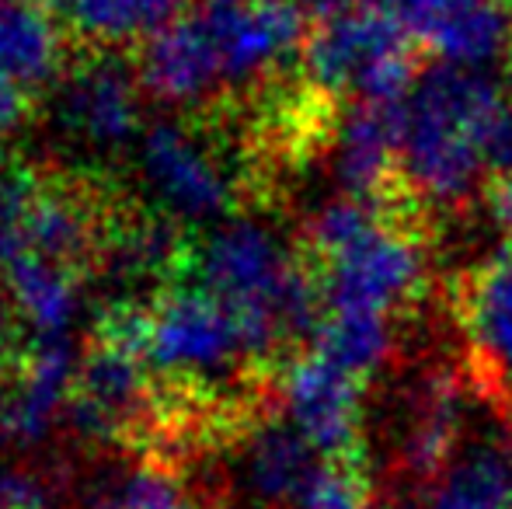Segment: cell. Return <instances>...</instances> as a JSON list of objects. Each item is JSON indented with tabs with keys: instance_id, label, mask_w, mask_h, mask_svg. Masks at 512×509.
<instances>
[{
	"instance_id": "1",
	"label": "cell",
	"mask_w": 512,
	"mask_h": 509,
	"mask_svg": "<svg viewBox=\"0 0 512 509\" xmlns=\"http://www.w3.org/2000/svg\"><path fill=\"white\" fill-rule=\"evenodd\" d=\"M199 283L237 314L258 363L300 342H314L324 318L314 265L269 227L227 220L192 255Z\"/></svg>"
},
{
	"instance_id": "2",
	"label": "cell",
	"mask_w": 512,
	"mask_h": 509,
	"mask_svg": "<svg viewBox=\"0 0 512 509\" xmlns=\"http://www.w3.org/2000/svg\"><path fill=\"white\" fill-rule=\"evenodd\" d=\"M324 314L394 321L425 283V252L384 199L338 196L307 224Z\"/></svg>"
},
{
	"instance_id": "3",
	"label": "cell",
	"mask_w": 512,
	"mask_h": 509,
	"mask_svg": "<svg viewBox=\"0 0 512 509\" xmlns=\"http://www.w3.org/2000/svg\"><path fill=\"white\" fill-rule=\"evenodd\" d=\"M509 84L495 70L432 63L405 98L401 182L436 206L460 203L488 171V133Z\"/></svg>"
},
{
	"instance_id": "4",
	"label": "cell",
	"mask_w": 512,
	"mask_h": 509,
	"mask_svg": "<svg viewBox=\"0 0 512 509\" xmlns=\"http://www.w3.org/2000/svg\"><path fill=\"white\" fill-rule=\"evenodd\" d=\"M418 39L391 7L335 14L307 32L300 70L328 102H401L418 81Z\"/></svg>"
},
{
	"instance_id": "5",
	"label": "cell",
	"mask_w": 512,
	"mask_h": 509,
	"mask_svg": "<svg viewBox=\"0 0 512 509\" xmlns=\"http://www.w3.org/2000/svg\"><path fill=\"white\" fill-rule=\"evenodd\" d=\"M143 356L154 377L203 391L258 363L237 314L203 283L168 286L150 300Z\"/></svg>"
},
{
	"instance_id": "6",
	"label": "cell",
	"mask_w": 512,
	"mask_h": 509,
	"mask_svg": "<svg viewBox=\"0 0 512 509\" xmlns=\"http://www.w3.org/2000/svg\"><path fill=\"white\" fill-rule=\"evenodd\" d=\"M366 381L307 346L283 370V412L324 457H363Z\"/></svg>"
},
{
	"instance_id": "7",
	"label": "cell",
	"mask_w": 512,
	"mask_h": 509,
	"mask_svg": "<svg viewBox=\"0 0 512 509\" xmlns=\"http://www.w3.org/2000/svg\"><path fill=\"white\" fill-rule=\"evenodd\" d=\"M140 70L119 49H88L77 67L63 70L56 119L74 140L115 150L140 129Z\"/></svg>"
},
{
	"instance_id": "8",
	"label": "cell",
	"mask_w": 512,
	"mask_h": 509,
	"mask_svg": "<svg viewBox=\"0 0 512 509\" xmlns=\"http://www.w3.org/2000/svg\"><path fill=\"white\" fill-rule=\"evenodd\" d=\"M199 14L213 35L223 84H255L304 53L307 14L297 0L206 4Z\"/></svg>"
},
{
	"instance_id": "9",
	"label": "cell",
	"mask_w": 512,
	"mask_h": 509,
	"mask_svg": "<svg viewBox=\"0 0 512 509\" xmlns=\"http://www.w3.org/2000/svg\"><path fill=\"white\" fill-rule=\"evenodd\" d=\"M154 405V370L140 353L95 335L77 367L67 419L88 440L129 436Z\"/></svg>"
},
{
	"instance_id": "10",
	"label": "cell",
	"mask_w": 512,
	"mask_h": 509,
	"mask_svg": "<svg viewBox=\"0 0 512 509\" xmlns=\"http://www.w3.org/2000/svg\"><path fill=\"white\" fill-rule=\"evenodd\" d=\"M140 164L164 210L182 224L223 220L234 210V185L216 157L192 140L189 129L175 123L147 126L140 140Z\"/></svg>"
},
{
	"instance_id": "11",
	"label": "cell",
	"mask_w": 512,
	"mask_h": 509,
	"mask_svg": "<svg viewBox=\"0 0 512 509\" xmlns=\"http://www.w3.org/2000/svg\"><path fill=\"white\" fill-rule=\"evenodd\" d=\"M394 11L436 63L495 70L512 53L509 0H394Z\"/></svg>"
},
{
	"instance_id": "12",
	"label": "cell",
	"mask_w": 512,
	"mask_h": 509,
	"mask_svg": "<svg viewBox=\"0 0 512 509\" xmlns=\"http://www.w3.org/2000/svg\"><path fill=\"white\" fill-rule=\"evenodd\" d=\"M77 360L70 335L35 339L18 367L0 381V440L14 447H35L67 415L77 381Z\"/></svg>"
},
{
	"instance_id": "13",
	"label": "cell",
	"mask_w": 512,
	"mask_h": 509,
	"mask_svg": "<svg viewBox=\"0 0 512 509\" xmlns=\"http://www.w3.org/2000/svg\"><path fill=\"white\" fill-rule=\"evenodd\" d=\"M401 102H345L331 133V168L345 196L384 199L401 182Z\"/></svg>"
},
{
	"instance_id": "14",
	"label": "cell",
	"mask_w": 512,
	"mask_h": 509,
	"mask_svg": "<svg viewBox=\"0 0 512 509\" xmlns=\"http://www.w3.org/2000/svg\"><path fill=\"white\" fill-rule=\"evenodd\" d=\"M136 70L143 91L164 105H196L223 84L220 56L203 14H178L150 35L140 46Z\"/></svg>"
},
{
	"instance_id": "15",
	"label": "cell",
	"mask_w": 512,
	"mask_h": 509,
	"mask_svg": "<svg viewBox=\"0 0 512 509\" xmlns=\"http://www.w3.org/2000/svg\"><path fill=\"white\" fill-rule=\"evenodd\" d=\"M467 426V391L453 370H432L415 387L401 436V464L418 482H436L460 454Z\"/></svg>"
},
{
	"instance_id": "16",
	"label": "cell",
	"mask_w": 512,
	"mask_h": 509,
	"mask_svg": "<svg viewBox=\"0 0 512 509\" xmlns=\"http://www.w3.org/2000/svg\"><path fill=\"white\" fill-rule=\"evenodd\" d=\"M460 314L478 360L495 381L512 387V245L464 279Z\"/></svg>"
},
{
	"instance_id": "17",
	"label": "cell",
	"mask_w": 512,
	"mask_h": 509,
	"mask_svg": "<svg viewBox=\"0 0 512 509\" xmlns=\"http://www.w3.org/2000/svg\"><path fill=\"white\" fill-rule=\"evenodd\" d=\"M321 461L324 454L290 419H269L248 436L244 485L262 506L290 509Z\"/></svg>"
},
{
	"instance_id": "18",
	"label": "cell",
	"mask_w": 512,
	"mask_h": 509,
	"mask_svg": "<svg viewBox=\"0 0 512 509\" xmlns=\"http://www.w3.org/2000/svg\"><path fill=\"white\" fill-rule=\"evenodd\" d=\"M4 293L11 297L18 318L35 332V339L70 335L81 311V272L35 252H21L4 265Z\"/></svg>"
},
{
	"instance_id": "19",
	"label": "cell",
	"mask_w": 512,
	"mask_h": 509,
	"mask_svg": "<svg viewBox=\"0 0 512 509\" xmlns=\"http://www.w3.org/2000/svg\"><path fill=\"white\" fill-rule=\"evenodd\" d=\"M67 70V42L49 7L39 0H0V74L32 91L60 81Z\"/></svg>"
},
{
	"instance_id": "20",
	"label": "cell",
	"mask_w": 512,
	"mask_h": 509,
	"mask_svg": "<svg viewBox=\"0 0 512 509\" xmlns=\"http://www.w3.org/2000/svg\"><path fill=\"white\" fill-rule=\"evenodd\" d=\"M425 509H512V440H481L460 450L432 482Z\"/></svg>"
},
{
	"instance_id": "21",
	"label": "cell",
	"mask_w": 512,
	"mask_h": 509,
	"mask_svg": "<svg viewBox=\"0 0 512 509\" xmlns=\"http://www.w3.org/2000/svg\"><path fill=\"white\" fill-rule=\"evenodd\" d=\"M60 14L88 49H126L171 25L182 0H63Z\"/></svg>"
},
{
	"instance_id": "22",
	"label": "cell",
	"mask_w": 512,
	"mask_h": 509,
	"mask_svg": "<svg viewBox=\"0 0 512 509\" xmlns=\"http://www.w3.org/2000/svg\"><path fill=\"white\" fill-rule=\"evenodd\" d=\"M88 509H192V503L175 471L157 461H140L105 475L91 492Z\"/></svg>"
},
{
	"instance_id": "23",
	"label": "cell",
	"mask_w": 512,
	"mask_h": 509,
	"mask_svg": "<svg viewBox=\"0 0 512 509\" xmlns=\"http://www.w3.org/2000/svg\"><path fill=\"white\" fill-rule=\"evenodd\" d=\"M373 485L366 457H324L290 509H370Z\"/></svg>"
},
{
	"instance_id": "24",
	"label": "cell",
	"mask_w": 512,
	"mask_h": 509,
	"mask_svg": "<svg viewBox=\"0 0 512 509\" xmlns=\"http://www.w3.org/2000/svg\"><path fill=\"white\" fill-rule=\"evenodd\" d=\"M42 171L14 157H0V269L28 252V213L39 192Z\"/></svg>"
},
{
	"instance_id": "25",
	"label": "cell",
	"mask_w": 512,
	"mask_h": 509,
	"mask_svg": "<svg viewBox=\"0 0 512 509\" xmlns=\"http://www.w3.org/2000/svg\"><path fill=\"white\" fill-rule=\"evenodd\" d=\"M0 509H53V492L39 471L0 468Z\"/></svg>"
},
{
	"instance_id": "26",
	"label": "cell",
	"mask_w": 512,
	"mask_h": 509,
	"mask_svg": "<svg viewBox=\"0 0 512 509\" xmlns=\"http://www.w3.org/2000/svg\"><path fill=\"white\" fill-rule=\"evenodd\" d=\"M35 105H39V95L28 84L0 74V140L28 126V119L35 116Z\"/></svg>"
},
{
	"instance_id": "27",
	"label": "cell",
	"mask_w": 512,
	"mask_h": 509,
	"mask_svg": "<svg viewBox=\"0 0 512 509\" xmlns=\"http://www.w3.org/2000/svg\"><path fill=\"white\" fill-rule=\"evenodd\" d=\"M488 171L492 175L512 171V84L502 95L499 109H495L492 133H488Z\"/></svg>"
},
{
	"instance_id": "28",
	"label": "cell",
	"mask_w": 512,
	"mask_h": 509,
	"mask_svg": "<svg viewBox=\"0 0 512 509\" xmlns=\"http://www.w3.org/2000/svg\"><path fill=\"white\" fill-rule=\"evenodd\" d=\"M297 4L304 7V14L310 21L335 18V14H349V11H363V7H391L394 11V0H297Z\"/></svg>"
},
{
	"instance_id": "29",
	"label": "cell",
	"mask_w": 512,
	"mask_h": 509,
	"mask_svg": "<svg viewBox=\"0 0 512 509\" xmlns=\"http://www.w3.org/2000/svg\"><path fill=\"white\" fill-rule=\"evenodd\" d=\"M492 217L495 224L502 227V234L509 238L512 245V171H506V175H495V185H492Z\"/></svg>"
},
{
	"instance_id": "30",
	"label": "cell",
	"mask_w": 512,
	"mask_h": 509,
	"mask_svg": "<svg viewBox=\"0 0 512 509\" xmlns=\"http://www.w3.org/2000/svg\"><path fill=\"white\" fill-rule=\"evenodd\" d=\"M203 4H248V0H203Z\"/></svg>"
},
{
	"instance_id": "31",
	"label": "cell",
	"mask_w": 512,
	"mask_h": 509,
	"mask_svg": "<svg viewBox=\"0 0 512 509\" xmlns=\"http://www.w3.org/2000/svg\"><path fill=\"white\" fill-rule=\"evenodd\" d=\"M39 4H46V7H53V11H60V7H63V0H39Z\"/></svg>"
}]
</instances>
